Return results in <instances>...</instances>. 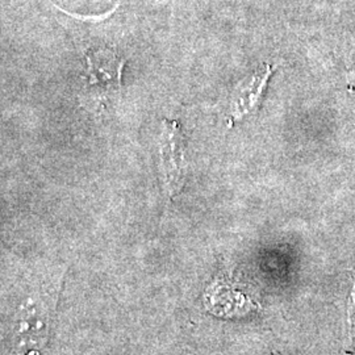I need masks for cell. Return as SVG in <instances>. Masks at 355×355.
Listing matches in <instances>:
<instances>
[{"mask_svg":"<svg viewBox=\"0 0 355 355\" xmlns=\"http://www.w3.org/2000/svg\"><path fill=\"white\" fill-rule=\"evenodd\" d=\"M159 158L166 190L174 196L182 190L187 175L186 136L178 121L164 120L159 136Z\"/></svg>","mask_w":355,"mask_h":355,"instance_id":"1","label":"cell"},{"mask_svg":"<svg viewBox=\"0 0 355 355\" xmlns=\"http://www.w3.org/2000/svg\"><path fill=\"white\" fill-rule=\"evenodd\" d=\"M274 73V67L266 64L257 70L249 79L242 80L234 91L230 105V121L241 120L245 116L253 114L262 102L267 83Z\"/></svg>","mask_w":355,"mask_h":355,"instance_id":"2","label":"cell"},{"mask_svg":"<svg viewBox=\"0 0 355 355\" xmlns=\"http://www.w3.org/2000/svg\"><path fill=\"white\" fill-rule=\"evenodd\" d=\"M87 60L89 86H120L124 70V60L111 51H89Z\"/></svg>","mask_w":355,"mask_h":355,"instance_id":"3","label":"cell"},{"mask_svg":"<svg viewBox=\"0 0 355 355\" xmlns=\"http://www.w3.org/2000/svg\"><path fill=\"white\" fill-rule=\"evenodd\" d=\"M347 328H349V346L355 343V284L347 308Z\"/></svg>","mask_w":355,"mask_h":355,"instance_id":"4","label":"cell"}]
</instances>
